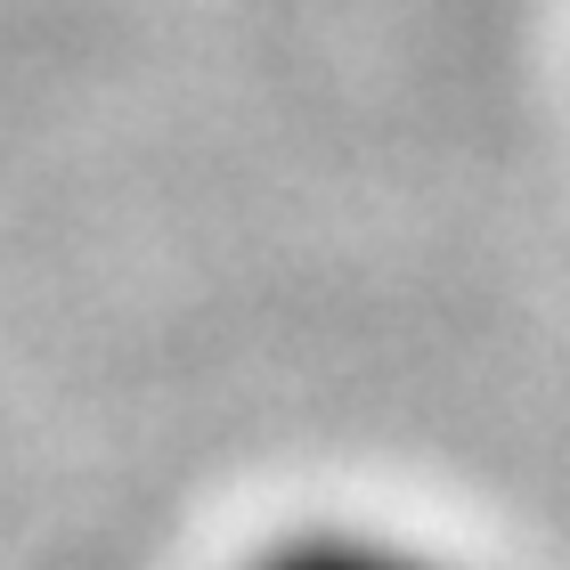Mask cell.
<instances>
[{
  "label": "cell",
  "instance_id": "6da1fadb",
  "mask_svg": "<svg viewBox=\"0 0 570 570\" xmlns=\"http://www.w3.org/2000/svg\"><path fill=\"white\" fill-rule=\"evenodd\" d=\"M245 570H440L416 547H392V538H367V530H294L262 547Z\"/></svg>",
  "mask_w": 570,
  "mask_h": 570
}]
</instances>
